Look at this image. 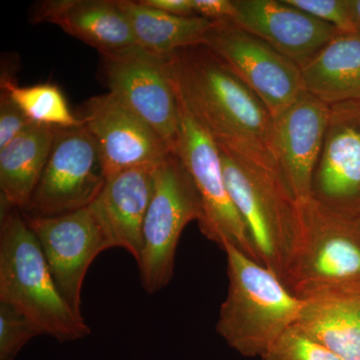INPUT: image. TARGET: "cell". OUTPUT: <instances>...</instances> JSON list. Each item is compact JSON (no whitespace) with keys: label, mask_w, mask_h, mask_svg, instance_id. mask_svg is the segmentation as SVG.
I'll return each mask as SVG.
<instances>
[{"label":"cell","mask_w":360,"mask_h":360,"mask_svg":"<svg viewBox=\"0 0 360 360\" xmlns=\"http://www.w3.org/2000/svg\"><path fill=\"white\" fill-rule=\"evenodd\" d=\"M167 65L177 98L220 148L276 168L274 117L221 58L200 44L169 54Z\"/></svg>","instance_id":"1"},{"label":"cell","mask_w":360,"mask_h":360,"mask_svg":"<svg viewBox=\"0 0 360 360\" xmlns=\"http://www.w3.org/2000/svg\"><path fill=\"white\" fill-rule=\"evenodd\" d=\"M296 207L284 285L302 300L360 291V214L336 212L311 198Z\"/></svg>","instance_id":"2"},{"label":"cell","mask_w":360,"mask_h":360,"mask_svg":"<svg viewBox=\"0 0 360 360\" xmlns=\"http://www.w3.org/2000/svg\"><path fill=\"white\" fill-rule=\"evenodd\" d=\"M0 302L18 310L39 329L60 342L90 335L84 316L59 291L39 240L20 210L1 201Z\"/></svg>","instance_id":"3"},{"label":"cell","mask_w":360,"mask_h":360,"mask_svg":"<svg viewBox=\"0 0 360 360\" xmlns=\"http://www.w3.org/2000/svg\"><path fill=\"white\" fill-rule=\"evenodd\" d=\"M229 290L220 307L217 330L246 357H262L295 326L303 302L264 265L231 245H224Z\"/></svg>","instance_id":"4"},{"label":"cell","mask_w":360,"mask_h":360,"mask_svg":"<svg viewBox=\"0 0 360 360\" xmlns=\"http://www.w3.org/2000/svg\"><path fill=\"white\" fill-rule=\"evenodd\" d=\"M227 188L258 262L279 278L296 231V201L276 167L220 148Z\"/></svg>","instance_id":"5"},{"label":"cell","mask_w":360,"mask_h":360,"mask_svg":"<svg viewBox=\"0 0 360 360\" xmlns=\"http://www.w3.org/2000/svg\"><path fill=\"white\" fill-rule=\"evenodd\" d=\"M201 201L191 175L176 153H172L155 172V187L143 227L139 264L146 292H158L174 276L180 236L191 222L200 221Z\"/></svg>","instance_id":"6"},{"label":"cell","mask_w":360,"mask_h":360,"mask_svg":"<svg viewBox=\"0 0 360 360\" xmlns=\"http://www.w3.org/2000/svg\"><path fill=\"white\" fill-rule=\"evenodd\" d=\"M179 104L180 129L174 153L184 162L200 196L202 214L198 225L201 233L222 250L224 245H231L258 262L245 224L227 188L219 146L186 105L179 101Z\"/></svg>","instance_id":"7"},{"label":"cell","mask_w":360,"mask_h":360,"mask_svg":"<svg viewBox=\"0 0 360 360\" xmlns=\"http://www.w3.org/2000/svg\"><path fill=\"white\" fill-rule=\"evenodd\" d=\"M106 182L96 141L85 127L54 130L51 155L25 217L77 212L96 200Z\"/></svg>","instance_id":"8"},{"label":"cell","mask_w":360,"mask_h":360,"mask_svg":"<svg viewBox=\"0 0 360 360\" xmlns=\"http://www.w3.org/2000/svg\"><path fill=\"white\" fill-rule=\"evenodd\" d=\"M202 44L257 94L274 120L304 91L302 68L236 21H212Z\"/></svg>","instance_id":"9"},{"label":"cell","mask_w":360,"mask_h":360,"mask_svg":"<svg viewBox=\"0 0 360 360\" xmlns=\"http://www.w3.org/2000/svg\"><path fill=\"white\" fill-rule=\"evenodd\" d=\"M103 56L104 77L110 94L151 125L174 153L180 113L168 75L167 56L134 46Z\"/></svg>","instance_id":"10"},{"label":"cell","mask_w":360,"mask_h":360,"mask_svg":"<svg viewBox=\"0 0 360 360\" xmlns=\"http://www.w3.org/2000/svg\"><path fill=\"white\" fill-rule=\"evenodd\" d=\"M39 240L54 281L66 302L82 314V285L97 255L112 248L89 206L53 217H25Z\"/></svg>","instance_id":"11"},{"label":"cell","mask_w":360,"mask_h":360,"mask_svg":"<svg viewBox=\"0 0 360 360\" xmlns=\"http://www.w3.org/2000/svg\"><path fill=\"white\" fill-rule=\"evenodd\" d=\"M82 120L98 149L106 179L137 167H155L172 150L160 134L112 94L90 98Z\"/></svg>","instance_id":"12"},{"label":"cell","mask_w":360,"mask_h":360,"mask_svg":"<svg viewBox=\"0 0 360 360\" xmlns=\"http://www.w3.org/2000/svg\"><path fill=\"white\" fill-rule=\"evenodd\" d=\"M310 198L336 212L360 214V105L357 101L330 106Z\"/></svg>","instance_id":"13"},{"label":"cell","mask_w":360,"mask_h":360,"mask_svg":"<svg viewBox=\"0 0 360 360\" xmlns=\"http://www.w3.org/2000/svg\"><path fill=\"white\" fill-rule=\"evenodd\" d=\"M329 115L330 105L304 90L274 120L272 151L276 169L296 202L311 194Z\"/></svg>","instance_id":"14"},{"label":"cell","mask_w":360,"mask_h":360,"mask_svg":"<svg viewBox=\"0 0 360 360\" xmlns=\"http://www.w3.org/2000/svg\"><path fill=\"white\" fill-rule=\"evenodd\" d=\"M233 21L300 68L341 33L285 0H233Z\"/></svg>","instance_id":"15"},{"label":"cell","mask_w":360,"mask_h":360,"mask_svg":"<svg viewBox=\"0 0 360 360\" xmlns=\"http://www.w3.org/2000/svg\"><path fill=\"white\" fill-rule=\"evenodd\" d=\"M32 20L58 25L103 56L139 46L116 0H46L35 7Z\"/></svg>","instance_id":"16"},{"label":"cell","mask_w":360,"mask_h":360,"mask_svg":"<svg viewBox=\"0 0 360 360\" xmlns=\"http://www.w3.org/2000/svg\"><path fill=\"white\" fill-rule=\"evenodd\" d=\"M155 167L124 170L106 179L90 205L113 248L125 250L139 262L142 227L155 187Z\"/></svg>","instance_id":"17"},{"label":"cell","mask_w":360,"mask_h":360,"mask_svg":"<svg viewBox=\"0 0 360 360\" xmlns=\"http://www.w3.org/2000/svg\"><path fill=\"white\" fill-rule=\"evenodd\" d=\"M295 328L341 360H360V291L303 300Z\"/></svg>","instance_id":"18"},{"label":"cell","mask_w":360,"mask_h":360,"mask_svg":"<svg viewBox=\"0 0 360 360\" xmlns=\"http://www.w3.org/2000/svg\"><path fill=\"white\" fill-rule=\"evenodd\" d=\"M305 91L328 105L360 99V33L336 35L302 68Z\"/></svg>","instance_id":"19"},{"label":"cell","mask_w":360,"mask_h":360,"mask_svg":"<svg viewBox=\"0 0 360 360\" xmlns=\"http://www.w3.org/2000/svg\"><path fill=\"white\" fill-rule=\"evenodd\" d=\"M56 127L33 123L0 149L1 201L25 210L44 174Z\"/></svg>","instance_id":"20"},{"label":"cell","mask_w":360,"mask_h":360,"mask_svg":"<svg viewBox=\"0 0 360 360\" xmlns=\"http://www.w3.org/2000/svg\"><path fill=\"white\" fill-rule=\"evenodd\" d=\"M127 16L137 45L158 56L203 44L212 21L200 16H177L143 6L139 1L116 0Z\"/></svg>","instance_id":"21"},{"label":"cell","mask_w":360,"mask_h":360,"mask_svg":"<svg viewBox=\"0 0 360 360\" xmlns=\"http://www.w3.org/2000/svg\"><path fill=\"white\" fill-rule=\"evenodd\" d=\"M0 87L32 122L47 127L70 129L84 125V120L71 112L58 86L40 84L20 86L11 77L2 75Z\"/></svg>","instance_id":"22"},{"label":"cell","mask_w":360,"mask_h":360,"mask_svg":"<svg viewBox=\"0 0 360 360\" xmlns=\"http://www.w3.org/2000/svg\"><path fill=\"white\" fill-rule=\"evenodd\" d=\"M41 333L27 317L0 302V360H14L21 349Z\"/></svg>","instance_id":"23"},{"label":"cell","mask_w":360,"mask_h":360,"mask_svg":"<svg viewBox=\"0 0 360 360\" xmlns=\"http://www.w3.org/2000/svg\"><path fill=\"white\" fill-rule=\"evenodd\" d=\"M264 360H341L333 352L295 326L265 352Z\"/></svg>","instance_id":"24"},{"label":"cell","mask_w":360,"mask_h":360,"mask_svg":"<svg viewBox=\"0 0 360 360\" xmlns=\"http://www.w3.org/2000/svg\"><path fill=\"white\" fill-rule=\"evenodd\" d=\"M290 6L304 11L316 20L335 26L343 33L355 32L350 18L348 0H285Z\"/></svg>","instance_id":"25"},{"label":"cell","mask_w":360,"mask_h":360,"mask_svg":"<svg viewBox=\"0 0 360 360\" xmlns=\"http://www.w3.org/2000/svg\"><path fill=\"white\" fill-rule=\"evenodd\" d=\"M6 91L0 94V149L6 148L18 135L33 124Z\"/></svg>","instance_id":"26"},{"label":"cell","mask_w":360,"mask_h":360,"mask_svg":"<svg viewBox=\"0 0 360 360\" xmlns=\"http://www.w3.org/2000/svg\"><path fill=\"white\" fill-rule=\"evenodd\" d=\"M195 16L212 21L234 20L233 0H193Z\"/></svg>","instance_id":"27"},{"label":"cell","mask_w":360,"mask_h":360,"mask_svg":"<svg viewBox=\"0 0 360 360\" xmlns=\"http://www.w3.org/2000/svg\"><path fill=\"white\" fill-rule=\"evenodd\" d=\"M143 6L177 16H195L193 0H139Z\"/></svg>","instance_id":"28"},{"label":"cell","mask_w":360,"mask_h":360,"mask_svg":"<svg viewBox=\"0 0 360 360\" xmlns=\"http://www.w3.org/2000/svg\"><path fill=\"white\" fill-rule=\"evenodd\" d=\"M348 6L355 32L360 33V0H348Z\"/></svg>","instance_id":"29"},{"label":"cell","mask_w":360,"mask_h":360,"mask_svg":"<svg viewBox=\"0 0 360 360\" xmlns=\"http://www.w3.org/2000/svg\"><path fill=\"white\" fill-rule=\"evenodd\" d=\"M357 103H359V105H360V99H359V101H357Z\"/></svg>","instance_id":"30"}]
</instances>
